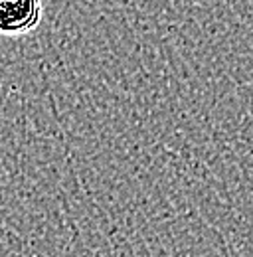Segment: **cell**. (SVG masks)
<instances>
[{"instance_id": "1", "label": "cell", "mask_w": 253, "mask_h": 257, "mask_svg": "<svg viewBox=\"0 0 253 257\" xmlns=\"http://www.w3.org/2000/svg\"><path fill=\"white\" fill-rule=\"evenodd\" d=\"M42 16V0H0V36L16 38L34 32Z\"/></svg>"}]
</instances>
